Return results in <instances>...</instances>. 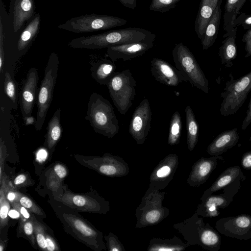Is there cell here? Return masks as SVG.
Wrapping results in <instances>:
<instances>
[{"mask_svg": "<svg viewBox=\"0 0 251 251\" xmlns=\"http://www.w3.org/2000/svg\"><path fill=\"white\" fill-rule=\"evenodd\" d=\"M156 35L139 27H128L108 31L71 40L68 46L74 49H101L109 47L146 41H155Z\"/></svg>", "mask_w": 251, "mask_h": 251, "instance_id": "cell-1", "label": "cell"}, {"mask_svg": "<svg viewBox=\"0 0 251 251\" xmlns=\"http://www.w3.org/2000/svg\"><path fill=\"white\" fill-rule=\"evenodd\" d=\"M85 118L96 132L108 138H113L119 131L112 105L97 92H93L89 97Z\"/></svg>", "mask_w": 251, "mask_h": 251, "instance_id": "cell-2", "label": "cell"}, {"mask_svg": "<svg viewBox=\"0 0 251 251\" xmlns=\"http://www.w3.org/2000/svg\"><path fill=\"white\" fill-rule=\"evenodd\" d=\"M149 186L135 210L136 227L141 228L157 225L169 214V210L163 205L166 192Z\"/></svg>", "mask_w": 251, "mask_h": 251, "instance_id": "cell-3", "label": "cell"}, {"mask_svg": "<svg viewBox=\"0 0 251 251\" xmlns=\"http://www.w3.org/2000/svg\"><path fill=\"white\" fill-rule=\"evenodd\" d=\"M59 66L58 55L54 52H52L45 67L44 77L38 91L36 100L37 111L34 124L37 131L42 129L51 105Z\"/></svg>", "mask_w": 251, "mask_h": 251, "instance_id": "cell-4", "label": "cell"}, {"mask_svg": "<svg viewBox=\"0 0 251 251\" xmlns=\"http://www.w3.org/2000/svg\"><path fill=\"white\" fill-rule=\"evenodd\" d=\"M175 66L191 84L207 94L209 82L189 49L182 43L177 44L172 50Z\"/></svg>", "mask_w": 251, "mask_h": 251, "instance_id": "cell-5", "label": "cell"}, {"mask_svg": "<svg viewBox=\"0 0 251 251\" xmlns=\"http://www.w3.org/2000/svg\"><path fill=\"white\" fill-rule=\"evenodd\" d=\"M229 77L230 80L226 82L224 91L220 94L223 100L220 112L224 117L236 113L251 91V71L237 79H234L232 73Z\"/></svg>", "mask_w": 251, "mask_h": 251, "instance_id": "cell-6", "label": "cell"}, {"mask_svg": "<svg viewBox=\"0 0 251 251\" xmlns=\"http://www.w3.org/2000/svg\"><path fill=\"white\" fill-rule=\"evenodd\" d=\"M114 105L125 115L132 105L136 95V82L129 69L116 72L107 85Z\"/></svg>", "mask_w": 251, "mask_h": 251, "instance_id": "cell-7", "label": "cell"}, {"mask_svg": "<svg viewBox=\"0 0 251 251\" xmlns=\"http://www.w3.org/2000/svg\"><path fill=\"white\" fill-rule=\"evenodd\" d=\"M127 22L114 16L92 14L72 18L59 25L58 28L76 33H87L121 26Z\"/></svg>", "mask_w": 251, "mask_h": 251, "instance_id": "cell-8", "label": "cell"}, {"mask_svg": "<svg viewBox=\"0 0 251 251\" xmlns=\"http://www.w3.org/2000/svg\"><path fill=\"white\" fill-rule=\"evenodd\" d=\"M246 179L245 176H240L231 183L224 188V192L218 195H209L198 205L196 211L199 216L205 218L218 216L219 208L227 207L239 192L241 183Z\"/></svg>", "mask_w": 251, "mask_h": 251, "instance_id": "cell-9", "label": "cell"}, {"mask_svg": "<svg viewBox=\"0 0 251 251\" xmlns=\"http://www.w3.org/2000/svg\"><path fill=\"white\" fill-rule=\"evenodd\" d=\"M152 112L148 100L143 99L134 110L128 132L138 145L143 144L151 129Z\"/></svg>", "mask_w": 251, "mask_h": 251, "instance_id": "cell-10", "label": "cell"}, {"mask_svg": "<svg viewBox=\"0 0 251 251\" xmlns=\"http://www.w3.org/2000/svg\"><path fill=\"white\" fill-rule=\"evenodd\" d=\"M215 227L225 236L249 240L251 239V215L241 214L222 218L216 222Z\"/></svg>", "mask_w": 251, "mask_h": 251, "instance_id": "cell-11", "label": "cell"}, {"mask_svg": "<svg viewBox=\"0 0 251 251\" xmlns=\"http://www.w3.org/2000/svg\"><path fill=\"white\" fill-rule=\"evenodd\" d=\"M178 163V156L176 153H170L165 156L152 171L149 186L160 190L165 188L173 179Z\"/></svg>", "mask_w": 251, "mask_h": 251, "instance_id": "cell-12", "label": "cell"}, {"mask_svg": "<svg viewBox=\"0 0 251 251\" xmlns=\"http://www.w3.org/2000/svg\"><path fill=\"white\" fill-rule=\"evenodd\" d=\"M38 74L36 68L28 71L21 91L20 106L23 118L31 116L38 95Z\"/></svg>", "mask_w": 251, "mask_h": 251, "instance_id": "cell-13", "label": "cell"}, {"mask_svg": "<svg viewBox=\"0 0 251 251\" xmlns=\"http://www.w3.org/2000/svg\"><path fill=\"white\" fill-rule=\"evenodd\" d=\"M150 63L151 74L157 81L171 87L186 81L179 70L164 59L154 58Z\"/></svg>", "mask_w": 251, "mask_h": 251, "instance_id": "cell-14", "label": "cell"}, {"mask_svg": "<svg viewBox=\"0 0 251 251\" xmlns=\"http://www.w3.org/2000/svg\"><path fill=\"white\" fill-rule=\"evenodd\" d=\"M154 41H146L112 46L107 48L106 56L113 62L129 60L140 56L152 48Z\"/></svg>", "mask_w": 251, "mask_h": 251, "instance_id": "cell-15", "label": "cell"}, {"mask_svg": "<svg viewBox=\"0 0 251 251\" xmlns=\"http://www.w3.org/2000/svg\"><path fill=\"white\" fill-rule=\"evenodd\" d=\"M218 160L223 161L224 158L217 155L208 158L202 157L198 160L192 167L187 183L193 187H199L204 183L216 169Z\"/></svg>", "mask_w": 251, "mask_h": 251, "instance_id": "cell-16", "label": "cell"}, {"mask_svg": "<svg viewBox=\"0 0 251 251\" xmlns=\"http://www.w3.org/2000/svg\"><path fill=\"white\" fill-rule=\"evenodd\" d=\"M34 10V0H11L9 12L14 32L19 31L25 22L33 16Z\"/></svg>", "mask_w": 251, "mask_h": 251, "instance_id": "cell-17", "label": "cell"}, {"mask_svg": "<svg viewBox=\"0 0 251 251\" xmlns=\"http://www.w3.org/2000/svg\"><path fill=\"white\" fill-rule=\"evenodd\" d=\"M204 224L202 218L195 212L183 222L174 224L173 227L182 235L190 246L195 245H198L200 232Z\"/></svg>", "mask_w": 251, "mask_h": 251, "instance_id": "cell-18", "label": "cell"}, {"mask_svg": "<svg viewBox=\"0 0 251 251\" xmlns=\"http://www.w3.org/2000/svg\"><path fill=\"white\" fill-rule=\"evenodd\" d=\"M239 139L237 128L223 131L208 146L207 153L211 156L220 155L235 146Z\"/></svg>", "mask_w": 251, "mask_h": 251, "instance_id": "cell-19", "label": "cell"}, {"mask_svg": "<svg viewBox=\"0 0 251 251\" xmlns=\"http://www.w3.org/2000/svg\"><path fill=\"white\" fill-rule=\"evenodd\" d=\"M237 27L235 26L223 34L224 39L219 49L218 54L221 64L227 68L233 65L232 61L237 56L236 39Z\"/></svg>", "mask_w": 251, "mask_h": 251, "instance_id": "cell-20", "label": "cell"}, {"mask_svg": "<svg viewBox=\"0 0 251 251\" xmlns=\"http://www.w3.org/2000/svg\"><path fill=\"white\" fill-rule=\"evenodd\" d=\"M116 64L112 60L98 57L91 63V75L98 83L107 86L116 73Z\"/></svg>", "mask_w": 251, "mask_h": 251, "instance_id": "cell-21", "label": "cell"}, {"mask_svg": "<svg viewBox=\"0 0 251 251\" xmlns=\"http://www.w3.org/2000/svg\"><path fill=\"white\" fill-rule=\"evenodd\" d=\"M223 0H201L195 23V30L201 41L206 27L218 5Z\"/></svg>", "mask_w": 251, "mask_h": 251, "instance_id": "cell-22", "label": "cell"}, {"mask_svg": "<svg viewBox=\"0 0 251 251\" xmlns=\"http://www.w3.org/2000/svg\"><path fill=\"white\" fill-rule=\"evenodd\" d=\"M99 170L103 175L111 177H122L129 171L128 164L121 157L107 154L101 158Z\"/></svg>", "mask_w": 251, "mask_h": 251, "instance_id": "cell-23", "label": "cell"}, {"mask_svg": "<svg viewBox=\"0 0 251 251\" xmlns=\"http://www.w3.org/2000/svg\"><path fill=\"white\" fill-rule=\"evenodd\" d=\"M243 176H245L239 166L227 168L217 177L212 185L204 191L201 198V201L213 193L224 189L238 177Z\"/></svg>", "mask_w": 251, "mask_h": 251, "instance_id": "cell-24", "label": "cell"}, {"mask_svg": "<svg viewBox=\"0 0 251 251\" xmlns=\"http://www.w3.org/2000/svg\"><path fill=\"white\" fill-rule=\"evenodd\" d=\"M221 244V237L219 232L209 223L201 227L198 239V245L209 251H218Z\"/></svg>", "mask_w": 251, "mask_h": 251, "instance_id": "cell-25", "label": "cell"}, {"mask_svg": "<svg viewBox=\"0 0 251 251\" xmlns=\"http://www.w3.org/2000/svg\"><path fill=\"white\" fill-rule=\"evenodd\" d=\"M221 4L222 3H219L214 10L207 25L203 38L201 40L203 50H206L210 48L217 39L221 20Z\"/></svg>", "mask_w": 251, "mask_h": 251, "instance_id": "cell-26", "label": "cell"}, {"mask_svg": "<svg viewBox=\"0 0 251 251\" xmlns=\"http://www.w3.org/2000/svg\"><path fill=\"white\" fill-rule=\"evenodd\" d=\"M41 24V17L37 13L21 33L17 44L19 52L25 51L37 35Z\"/></svg>", "mask_w": 251, "mask_h": 251, "instance_id": "cell-27", "label": "cell"}, {"mask_svg": "<svg viewBox=\"0 0 251 251\" xmlns=\"http://www.w3.org/2000/svg\"><path fill=\"white\" fill-rule=\"evenodd\" d=\"M189 246L177 236L169 239L153 238L149 242L148 251H182Z\"/></svg>", "mask_w": 251, "mask_h": 251, "instance_id": "cell-28", "label": "cell"}, {"mask_svg": "<svg viewBox=\"0 0 251 251\" xmlns=\"http://www.w3.org/2000/svg\"><path fill=\"white\" fill-rule=\"evenodd\" d=\"M186 122V141L188 149L193 151L196 147L199 137V125L191 107L188 105L185 109Z\"/></svg>", "mask_w": 251, "mask_h": 251, "instance_id": "cell-29", "label": "cell"}, {"mask_svg": "<svg viewBox=\"0 0 251 251\" xmlns=\"http://www.w3.org/2000/svg\"><path fill=\"white\" fill-rule=\"evenodd\" d=\"M247 0H226L223 16V29L226 32L235 26L234 21Z\"/></svg>", "mask_w": 251, "mask_h": 251, "instance_id": "cell-30", "label": "cell"}, {"mask_svg": "<svg viewBox=\"0 0 251 251\" xmlns=\"http://www.w3.org/2000/svg\"><path fill=\"white\" fill-rule=\"evenodd\" d=\"M47 129V145L49 149H52L59 140L62 132L59 108L54 112L48 123Z\"/></svg>", "mask_w": 251, "mask_h": 251, "instance_id": "cell-31", "label": "cell"}, {"mask_svg": "<svg viewBox=\"0 0 251 251\" xmlns=\"http://www.w3.org/2000/svg\"><path fill=\"white\" fill-rule=\"evenodd\" d=\"M182 130V122L178 111L175 112L172 116L169 126L168 143L171 146L179 143Z\"/></svg>", "mask_w": 251, "mask_h": 251, "instance_id": "cell-32", "label": "cell"}, {"mask_svg": "<svg viewBox=\"0 0 251 251\" xmlns=\"http://www.w3.org/2000/svg\"><path fill=\"white\" fill-rule=\"evenodd\" d=\"M4 89L5 93L12 103L17 105L18 96L16 84L9 73L7 71L5 73Z\"/></svg>", "mask_w": 251, "mask_h": 251, "instance_id": "cell-33", "label": "cell"}, {"mask_svg": "<svg viewBox=\"0 0 251 251\" xmlns=\"http://www.w3.org/2000/svg\"><path fill=\"white\" fill-rule=\"evenodd\" d=\"M181 0H152L149 9L154 12H166L175 7Z\"/></svg>", "mask_w": 251, "mask_h": 251, "instance_id": "cell-34", "label": "cell"}, {"mask_svg": "<svg viewBox=\"0 0 251 251\" xmlns=\"http://www.w3.org/2000/svg\"><path fill=\"white\" fill-rule=\"evenodd\" d=\"M73 225L77 230L85 236L93 237L96 236L95 231L79 219L74 220Z\"/></svg>", "mask_w": 251, "mask_h": 251, "instance_id": "cell-35", "label": "cell"}, {"mask_svg": "<svg viewBox=\"0 0 251 251\" xmlns=\"http://www.w3.org/2000/svg\"><path fill=\"white\" fill-rule=\"evenodd\" d=\"M107 243L110 251H125L126 250L118 237L110 233L107 237Z\"/></svg>", "mask_w": 251, "mask_h": 251, "instance_id": "cell-36", "label": "cell"}, {"mask_svg": "<svg viewBox=\"0 0 251 251\" xmlns=\"http://www.w3.org/2000/svg\"><path fill=\"white\" fill-rule=\"evenodd\" d=\"M235 26L241 25L244 29L251 28V14L240 13L234 21Z\"/></svg>", "mask_w": 251, "mask_h": 251, "instance_id": "cell-37", "label": "cell"}, {"mask_svg": "<svg viewBox=\"0 0 251 251\" xmlns=\"http://www.w3.org/2000/svg\"><path fill=\"white\" fill-rule=\"evenodd\" d=\"M242 41L245 43L246 54L245 57L251 56V28L247 30L243 35Z\"/></svg>", "mask_w": 251, "mask_h": 251, "instance_id": "cell-38", "label": "cell"}, {"mask_svg": "<svg viewBox=\"0 0 251 251\" xmlns=\"http://www.w3.org/2000/svg\"><path fill=\"white\" fill-rule=\"evenodd\" d=\"M20 202L21 205L33 212L37 213L38 211L36 205L33 203L31 200L26 197H22L20 200Z\"/></svg>", "mask_w": 251, "mask_h": 251, "instance_id": "cell-39", "label": "cell"}, {"mask_svg": "<svg viewBox=\"0 0 251 251\" xmlns=\"http://www.w3.org/2000/svg\"><path fill=\"white\" fill-rule=\"evenodd\" d=\"M0 71L2 69L3 63H4V50L3 45L4 41V33L3 32L2 25L0 24Z\"/></svg>", "mask_w": 251, "mask_h": 251, "instance_id": "cell-40", "label": "cell"}, {"mask_svg": "<svg viewBox=\"0 0 251 251\" xmlns=\"http://www.w3.org/2000/svg\"><path fill=\"white\" fill-rule=\"evenodd\" d=\"M241 165L246 170H251V151L245 152L241 158Z\"/></svg>", "mask_w": 251, "mask_h": 251, "instance_id": "cell-41", "label": "cell"}, {"mask_svg": "<svg viewBox=\"0 0 251 251\" xmlns=\"http://www.w3.org/2000/svg\"><path fill=\"white\" fill-rule=\"evenodd\" d=\"M251 123V97L248 105L246 115L243 121L241 128L245 130L249 125Z\"/></svg>", "mask_w": 251, "mask_h": 251, "instance_id": "cell-42", "label": "cell"}, {"mask_svg": "<svg viewBox=\"0 0 251 251\" xmlns=\"http://www.w3.org/2000/svg\"><path fill=\"white\" fill-rule=\"evenodd\" d=\"M73 202L75 205L82 207L87 203V199L83 196L75 195L73 198Z\"/></svg>", "mask_w": 251, "mask_h": 251, "instance_id": "cell-43", "label": "cell"}, {"mask_svg": "<svg viewBox=\"0 0 251 251\" xmlns=\"http://www.w3.org/2000/svg\"><path fill=\"white\" fill-rule=\"evenodd\" d=\"M54 170L58 176L60 178H63L67 175V171L65 168L60 164L56 165L54 167Z\"/></svg>", "mask_w": 251, "mask_h": 251, "instance_id": "cell-44", "label": "cell"}, {"mask_svg": "<svg viewBox=\"0 0 251 251\" xmlns=\"http://www.w3.org/2000/svg\"><path fill=\"white\" fill-rule=\"evenodd\" d=\"M36 240L40 247L42 249L47 248L46 238L41 233H38L36 235Z\"/></svg>", "mask_w": 251, "mask_h": 251, "instance_id": "cell-45", "label": "cell"}, {"mask_svg": "<svg viewBox=\"0 0 251 251\" xmlns=\"http://www.w3.org/2000/svg\"><path fill=\"white\" fill-rule=\"evenodd\" d=\"M121 4L126 8L134 9L136 7L137 0H118Z\"/></svg>", "mask_w": 251, "mask_h": 251, "instance_id": "cell-46", "label": "cell"}, {"mask_svg": "<svg viewBox=\"0 0 251 251\" xmlns=\"http://www.w3.org/2000/svg\"><path fill=\"white\" fill-rule=\"evenodd\" d=\"M47 151L43 149L39 150L36 154V159L39 162H43L47 159Z\"/></svg>", "mask_w": 251, "mask_h": 251, "instance_id": "cell-47", "label": "cell"}, {"mask_svg": "<svg viewBox=\"0 0 251 251\" xmlns=\"http://www.w3.org/2000/svg\"><path fill=\"white\" fill-rule=\"evenodd\" d=\"M9 212V206L6 204L1 205L0 210V216L1 220L5 219L7 218Z\"/></svg>", "mask_w": 251, "mask_h": 251, "instance_id": "cell-48", "label": "cell"}, {"mask_svg": "<svg viewBox=\"0 0 251 251\" xmlns=\"http://www.w3.org/2000/svg\"><path fill=\"white\" fill-rule=\"evenodd\" d=\"M24 231L27 235H32L33 233V226L31 223L27 222L24 226Z\"/></svg>", "mask_w": 251, "mask_h": 251, "instance_id": "cell-49", "label": "cell"}, {"mask_svg": "<svg viewBox=\"0 0 251 251\" xmlns=\"http://www.w3.org/2000/svg\"><path fill=\"white\" fill-rule=\"evenodd\" d=\"M47 242V248L48 250L50 251H53L55 249V247L53 241L50 238H46Z\"/></svg>", "mask_w": 251, "mask_h": 251, "instance_id": "cell-50", "label": "cell"}, {"mask_svg": "<svg viewBox=\"0 0 251 251\" xmlns=\"http://www.w3.org/2000/svg\"><path fill=\"white\" fill-rule=\"evenodd\" d=\"M25 180V176L24 175H20L15 178L14 180V183L15 185H19L23 183Z\"/></svg>", "mask_w": 251, "mask_h": 251, "instance_id": "cell-51", "label": "cell"}, {"mask_svg": "<svg viewBox=\"0 0 251 251\" xmlns=\"http://www.w3.org/2000/svg\"><path fill=\"white\" fill-rule=\"evenodd\" d=\"M8 215L13 219H17L20 217V213L18 211L15 209H11L9 210Z\"/></svg>", "mask_w": 251, "mask_h": 251, "instance_id": "cell-52", "label": "cell"}, {"mask_svg": "<svg viewBox=\"0 0 251 251\" xmlns=\"http://www.w3.org/2000/svg\"><path fill=\"white\" fill-rule=\"evenodd\" d=\"M19 210L21 214L26 219H28L30 217V215L26 210V208L22 205L19 207Z\"/></svg>", "mask_w": 251, "mask_h": 251, "instance_id": "cell-53", "label": "cell"}, {"mask_svg": "<svg viewBox=\"0 0 251 251\" xmlns=\"http://www.w3.org/2000/svg\"><path fill=\"white\" fill-rule=\"evenodd\" d=\"M25 125H29L35 124V120L32 116H28L24 118Z\"/></svg>", "mask_w": 251, "mask_h": 251, "instance_id": "cell-54", "label": "cell"}, {"mask_svg": "<svg viewBox=\"0 0 251 251\" xmlns=\"http://www.w3.org/2000/svg\"><path fill=\"white\" fill-rule=\"evenodd\" d=\"M16 197V195L13 192H9L7 195V199L10 201H13L15 199Z\"/></svg>", "mask_w": 251, "mask_h": 251, "instance_id": "cell-55", "label": "cell"}, {"mask_svg": "<svg viewBox=\"0 0 251 251\" xmlns=\"http://www.w3.org/2000/svg\"><path fill=\"white\" fill-rule=\"evenodd\" d=\"M249 141H250V142H251V136H250V138H249Z\"/></svg>", "mask_w": 251, "mask_h": 251, "instance_id": "cell-56", "label": "cell"}]
</instances>
